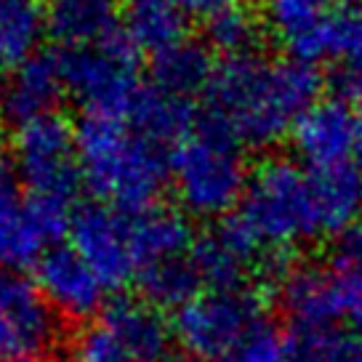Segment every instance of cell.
<instances>
[{
	"instance_id": "cell-1",
	"label": "cell",
	"mask_w": 362,
	"mask_h": 362,
	"mask_svg": "<svg viewBox=\"0 0 362 362\" xmlns=\"http://www.w3.org/2000/svg\"><path fill=\"white\" fill-rule=\"evenodd\" d=\"M322 75L298 59H267L261 54L224 59L208 88V115L240 141L267 149L291 136L296 120L320 102Z\"/></svg>"
},
{
	"instance_id": "cell-2",
	"label": "cell",
	"mask_w": 362,
	"mask_h": 362,
	"mask_svg": "<svg viewBox=\"0 0 362 362\" xmlns=\"http://www.w3.org/2000/svg\"><path fill=\"white\" fill-rule=\"evenodd\" d=\"M83 184L102 205L141 214L160 205L170 181V152L136 134L123 117L83 115L75 125Z\"/></svg>"
},
{
	"instance_id": "cell-28",
	"label": "cell",
	"mask_w": 362,
	"mask_h": 362,
	"mask_svg": "<svg viewBox=\"0 0 362 362\" xmlns=\"http://www.w3.org/2000/svg\"><path fill=\"white\" fill-rule=\"evenodd\" d=\"M224 362H291L285 330L272 320H261Z\"/></svg>"
},
{
	"instance_id": "cell-4",
	"label": "cell",
	"mask_w": 362,
	"mask_h": 362,
	"mask_svg": "<svg viewBox=\"0 0 362 362\" xmlns=\"http://www.w3.org/2000/svg\"><path fill=\"white\" fill-rule=\"evenodd\" d=\"M238 214L248 221L264 248H296L322 238L309 170L296 160H264L250 173Z\"/></svg>"
},
{
	"instance_id": "cell-8",
	"label": "cell",
	"mask_w": 362,
	"mask_h": 362,
	"mask_svg": "<svg viewBox=\"0 0 362 362\" xmlns=\"http://www.w3.org/2000/svg\"><path fill=\"white\" fill-rule=\"evenodd\" d=\"M62 315L37 283L0 269V362H57Z\"/></svg>"
},
{
	"instance_id": "cell-20",
	"label": "cell",
	"mask_w": 362,
	"mask_h": 362,
	"mask_svg": "<svg viewBox=\"0 0 362 362\" xmlns=\"http://www.w3.org/2000/svg\"><path fill=\"white\" fill-rule=\"evenodd\" d=\"M51 243L37 221L30 197L0 205V269L22 272L37 267Z\"/></svg>"
},
{
	"instance_id": "cell-36",
	"label": "cell",
	"mask_w": 362,
	"mask_h": 362,
	"mask_svg": "<svg viewBox=\"0 0 362 362\" xmlns=\"http://www.w3.org/2000/svg\"><path fill=\"white\" fill-rule=\"evenodd\" d=\"M354 155L362 160V110L357 112V144H354Z\"/></svg>"
},
{
	"instance_id": "cell-27",
	"label": "cell",
	"mask_w": 362,
	"mask_h": 362,
	"mask_svg": "<svg viewBox=\"0 0 362 362\" xmlns=\"http://www.w3.org/2000/svg\"><path fill=\"white\" fill-rule=\"evenodd\" d=\"M336 3L339 0H267V19L288 45L325 22L339 8Z\"/></svg>"
},
{
	"instance_id": "cell-33",
	"label": "cell",
	"mask_w": 362,
	"mask_h": 362,
	"mask_svg": "<svg viewBox=\"0 0 362 362\" xmlns=\"http://www.w3.org/2000/svg\"><path fill=\"white\" fill-rule=\"evenodd\" d=\"M16 189H19V176H16V168H13V160L0 155V205L13 203Z\"/></svg>"
},
{
	"instance_id": "cell-5",
	"label": "cell",
	"mask_w": 362,
	"mask_h": 362,
	"mask_svg": "<svg viewBox=\"0 0 362 362\" xmlns=\"http://www.w3.org/2000/svg\"><path fill=\"white\" fill-rule=\"evenodd\" d=\"M57 59L64 90L86 107V115L125 117L141 90L139 48L123 27L96 45L64 48Z\"/></svg>"
},
{
	"instance_id": "cell-13",
	"label": "cell",
	"mask_w": 362,
	"mask_h": 362,
	"mask_svg": "<svg viewBox=\"0 0 362 362\" xmlns=\"http://www.w3.org/2000/svg\"><path fill=\"white\" fill-rule=\"evenodd\" d=\"M64 93L57 54H35L0 83V120L22 128L57 112Z\"/></svg>"
},
{
	"instance_id": "cell-14",
	"label": "cell",
	"mask_w": 362,
	"mask_h": 362,
	"mask_svg": "<svg viewBox=\"0 0 362 362\" xmlns=\"http://www.w3.org/2000/svg\"><path fill=\"white\" fill-rule=\"evenodd\" d=\"M125 232H128V245L134 253L136 272L147 264L176 256H187L192 248L194 235L189 218L165 205H155L141 214H123Z\"/></svg>"
},
{
	"instance_id": "cell-30",
	"label": "cell",
	"mask_w": 362,
	"mask_h": 362,
	"mask_svg": "<svg viewBox=\"0 0 362 362\" xmlns=\"http://www.w3.org/2000/svg\"><path fill=\"white\" fill-rule=\"evenodd\" d=\"M344 267V264H341ZM346 269V306H344V322L362 336V272L344 267Z\"/></svg>"
},
{
	"instance_id": "cell-18",
	"label": "cell",
	"mask_w": 362,
	"mask_h": 362,
	"mask_svg": "<svg viewBox=\"0 0 362 362\" xmlns=\"http://www.w3.org/2000/svg\"><path fill=\"white\" fill-rule=\"evenodd\" d=\"M214 75V51L200 40H187V37L155 54L149 62L152 88L184 102H189L197 93H208Z\"/></svg>"
},
{
	"instance_id": "cell-10",
	"label": "cell",
	"mask_w": 362,
	"mask_h": 362,
	"mask_svg": "<svg viewBox=\"0 0 362 362\" xmlns=\"http://www.w3.org/2000/svg\"><path fill=\"white\" fill-rule=\"evenodd\" d=\"M35 280L48 304L67 317L72 328H83L90 315L102 312L104 285L72 245H54L45 250L35 267Z\"/></svg>"
},
{
	"instance_id": "cell-12",
	"label": "cell",
	"mask_w": 362,
	"mask_h": 362,
	"mask_svg": "<svg viewBox=\"0 0 362 362\" xmlns=\"http://www.w3.org/2000/svg\"><path fill=\"white\" fill-rule=\"evenodd\" d=\"M99 322L110 330V336L120 344L131 362H163L170 354V320L141 296H110L99 312Z\"/></svg>"
},
{
	"instance_id": "cell-7",
	"label": "cell",
	"mask_w": 362,
	"mask_h": 362,
	"mask_svg": "<svg viewBox=\"0 0 362 362\" xmlns=\"http://www.w3.org/2000/svg\"><path fill=\"white\" fill-rule=\"evenodd\" d=\"M13 168L30 194L72 203L83 187L75 125L54 112L16 128Z\"/></svg>"
},
{
	"instance_id": "cell-31",
	"label": "cell",
	"mask_w": 362,
	"mask_h": 362,
	"mask_svg": "<svg viewBox=\"0 0 362 362\" xmlns=\"http://www.w3.org/2000/svg\"><path fill=\"white\" fill-rule=\"evenodd\" d=\"M336 264H344V267L362 272V218L354 221L344 235H339Z\"/></svg>"
},
{
	"instance_id": "cell-24",
	"label": "cell",
	"mask_w": 362,
	"mask_h": 362,
	"mask_svg": "<svg viewBox=\"0 0 362 362\" xmlns=\"http://www.w3.org/2000/svg\"><path fill=\"white\" fill-rule=\"evenodd\" d=\"M45 35V0H0V67L16 69L37 54Z\"/></svg>"
},
{
	"instance_id": "cell-26",
	"label": "cell",
	"mask_w": 362,
	"mask_h": 362,
	"mask_svg": "<svg viewBox=\"0 0 362 362\" xmlns=\"http://www.w3.org/2000/svg\"><path fill=\"white\" fill-rule=\"evenodd\" d=\"M259 22L240 6H224L205 19V45L224 59L256 54L259 45Z\"/></svg>"
},
{
	"instance_id": "cell-3",
	"label": "cell",
	"mask_w": 362,
	"mask_h": 362,
	"mask_svg": "<svg viewBox=\"0 0 362 362\" xmlns=\"http://www.w3.org/2000/svg\"><path fill=\"white\" fill-rule=\"evenodd\" d=\"M248 181L240 141L211 117L170 149V184L187 214L224 218L243 203Z\"/></svg>"
},
{
	"instance_id": "cell-17",
	"label": "cell",
	"mask_w": 362,
	"mask_h": 362,
	"mask_svg": "<svg viewBox=\"0 0 362 362\" xmlns=\"http://www.w3.org/2000/svg\"><path fill=\"white\" fill-rule=\"evenodd\" d=\"M309 184L322 235H344L362 218V170L354 163L309 168Z\"/></svg>"
},
{
	"instance_id": "cell-15",
	"label": "cell",
	"mask_w": 362,
	"mask_h": 362,
	"mask_svg": "<svg viewBox=\"0 0 362 362\" xmlns=\"http://www.w3.org/2000/svg\"><path fill=\"white\" fill-rule=\"evenodd\" d=\"M123 0H45V33L64 48L96 45L120 30Z\"/></svg>"
},
{
	"instance_id": "cell-21",
	"label": "cell",
	"mask_w": 362,
	"mask_h": 362,
	"mask_svg": "<svg viewBox=\"0 0 362 362\" xmlns=\"http://www.w3.org/2000/svg\"><path fill=\"white\" fill-rule=\"evenodd\" d=\"M134 285L136 296H141L160 312H179L181 306L203 293V283L189 261V253L141 267L136 272Z\"/></svg>"
},
{
	"instance_id": "cell-22",
	"label": "cell",
	"mask_w": 362,
	"mask_h": 362,
	"mask_svg": "<svg viewBox=\"0 0 362 362\" xmlns=\"http://www.w3.org/2000/svg\"><path fill=\"white\" fill-rule=\"evenodd\" d=\"M189 261L208 293H243L253 288V267L208 229L192 243Z\"/></svg>"
},
{
	"instance_id": "cell-29",
	"label": "cell",
	"mask_w": 362,
	"mask_h": 362,
	"mask_svg": "<svg viewBox=\"0 0 362 362\" xmlns=\"http://www.w3.org/2000/svg\"><path fill=\"white\" fill-rule=\"evenodd\" d=\"M72 362H131L102 322H86L75 330Z\"/></svg>"
},
{
	"instance_id": "cell-32",
	"label": "cell",
	"mask_w": 362,
	"mask_h": 362,
	"mask_svg": "<svg viewBox=\"0 0 362 362\" xmlns=\"http://www.w3.org/2000/svg\"><path fill=\"white\" fill-rule=\"evenodd\" d=\"M336 86H339L341 96L346 102L362 104V64L339 67V72H336Z\"/></svg>"
},
{
	"instance_id": "cell-6",
	"label": "cell",
	"mask_w": 362,
	"mask_h": 362,
	"mask_svg": "<svg viewBox=\"0 0 362 362\" xmlns=\"http://www.w3.org/2000/svg\"><path fill=\"white\" fill-rule=\"evenodd\" d=\"M272 304L250 288L243 293H203L170 317L181 351L203 362H224L232 357L250 330L267 320Z\"/></svg>"
},
{
	"instance_id": "cell-35",
	"label": "cell",
	"mask_w": 362,
	"mask_h": 362,
	"mask_svg": "<svg viewBox=\"0 0 362 362\" xmlns=\"http://www.w3.org/2000/svg\"><path fill=\"white\" fill-rule=\"evenodd\" d=\"M163 362H203V360H197V357L187 354V351H170V354Z\"/></svg>"
},
{
	"instance_id": "cell-9",
	"label": "cell",
	"mask_w": 362,
	"mask_h": 362,
	"mask_svg": "<svg viewBox=\"0 0 362 362\" xmlns=\"http://www.w3.org/2000/svg\"><path fill=\"white\" fill-rule=\"evenodd\" d=\"M72 248L78 250L93 274L99 277L104 291L123 293L136 277V261L128 245L125 216L110 205L88 203L72 214L69 226Z\"/></svg>"
},
{
	"instance_id": "cell-37",
	"label": "cell",
	"mask_w": 362,
	"mask_h": 362,
	"mask_svg": "<svg viewBox=\"0 0 362 362\" xmlns=\"http://www.w3.org/2000/svg\"><path fill=\"white\" fill-rule=\"evenodd\" d=\"M245 3H250V0H245Z\"/></svg>"
},
{
	"instance_id": "cell-23",
	"label": "cell",
	"mask_w": 362,
	"mask_h": 362,
	"mask_svg": "<svg viewBox=\"0 0 362 362\" xmlns=\"http://www.w3.org/2000/svg\"><path fill=\"white\" fill-rule=\"evenodd\" d=\"M123 30L139 51L152 57L184 40L187 19L170 0H123Z\"/></svg>"
},
{
	"instance_id": "cell-25",
	"label": "cell",
	"mask_w": 362,
	"mask_h": 362,
	"mask_svg": "<svg viewBox=\"0 0 362 362\" xmlns=\"http://www.w3.org/2000/svg\"><path fill=\"white\" fill-rule=\"evenodd\" d=\"M285 344L291 362H362V336L339 325H291Z\"/></svg>"
},
{
	"instance_id": "cell-11",
	"label": "cell",
	"mask_w": 362,
	"mask_h": 362,
	"mask_svg": "<svg viewBox=\"0 0 362 362\" xmlns=\"http://www.w3.org/2000/svg\"><path fill=\"white\" fill-rule=\"evenodd\" d=\"M291 141L309 168L351 163L357 144V112L346 99H320L296 120Z\"/></svg>"
},
{
	"instance_id": "cell-16",
	"label": "cell",
	"mask_w": 362,
	"mask_h": 362,
	"mask_svg": "<svg viewBox=\"0 0 362 362\" xmlns=\"http://www.w3.org/2000/svg\"><path fill=\"white\" fill-rule=\"evenodd\" d=\"M288 51L293 59L315 67L322 59L339 67L362 64V3H341L320 27L288 43Z\"/></svg>"
},
{
	"instance_id": "cell-34",
	"label": "cell",
	"mask_w": 362,
	"mask_h": 362,
	"mask_svg": "<svg viewBox=\"0 0 362 362\" xmlns=\"http://www.w3.org/2000/svg\"><path fill=\"white\" fill-rule=\"evenodd\" d=\"M184 16H200L208 19L211 13H216L218 8L229 6V0H170Z\"/></svg>"
},
{
	"instance_id": "cell-19",
	"label": "cell",
	"mask_w": 362,
	"mask_h": 362,
	"mask_svg": "<svg viewBox=\"0 0 362 362\" xmlns=\"http://www.w3.org/2000/svg\"><path fill=\"white\" fill-rule=\"evenodd\" d=\"M136 134L168 149V144H179L194 131V112L189 102L173 99L152 86H141L134 104L123 117Z\"/></svg>"
}]
</instances>
